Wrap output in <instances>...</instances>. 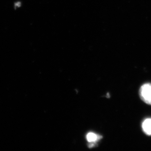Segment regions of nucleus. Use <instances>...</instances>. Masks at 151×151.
I'll list each match as a JSON object with an SVG mask.
<instances>
[{
    "mask_svg": "<svg viewBox=\"0 0 151 151\" xmlns=\"http://www.w3.org/2000/svg\"><path fill=\"white\" fill-rule=\"evenodd\" d=\"M142 129L146 134L151 135V118H148L143 121Z\"/></svg>",
    "mask_w": 151,
    "mask_h": 151,
    "instance_id": "obj_3",
    "label": "nucleus"
},
{
    "mask_svg": "<svg viewBox=\"0 0 151 151\" xmlns=\"http://www.w3.org/2000/svg\"><path fill=\"white\" fill-rule=\"evenodd\" d=\"M86 140L89 143V147L92 148L95 145L96 143L102 138V137L93 132H89L86 136Z\"/></svg>",
    "mask_w": 151,
    "mask_h": 151,
    "instance_id": "obj_2",
    "label": "nucleus"
},
{
    "mask_svg": "<svg viewBox=\"0 0 151 151\" xmlns=\"http://www.w3.org/2000/svg\"><path fill=\"white\" fill-rule=\"evenodd\" d=\"M140 97L144 102L151 105V84H145L139 90Z\"/></svg>",
    "mask_w": 151,
    "mask_h": 151,
    "instance_id": "obj_1",
    "label": "nucleus"
}]
</instances>
